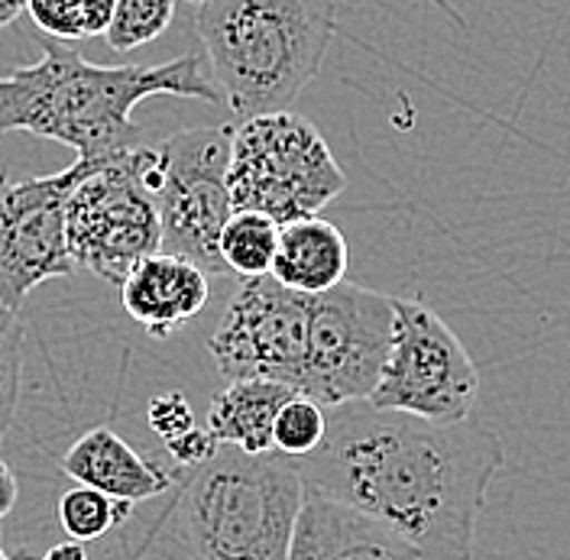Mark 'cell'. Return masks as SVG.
<instances>
[{"instance_id":"1","label":"cell","mask_w":570,"mask_h":560,"mask_svg":"<svg viewBox=\"0 0 570 560\" xmlns=\"http://www.w3.org/2000/svg\"><path fill=\"white\" fill-rule=\"evenodd\" d=\"M502 463V438L473 415L438 424L370 402L327 409L324 441L295 460L305 490L390 525L419 560H473Z\"/></svg>"},{"instance_id":"2","label":"cell","mask_w":570,"mask_h":560,"mask_svg":"<svg viewBox=\"0 0 570 560\" xmlns=\"http://www.w3.org/2000/svg\"><path fill=\"white\" fill-rule=\"evenodd\" d=\"M156 95L224 105L198 52L163 66H95L52 39L33 66L0 75V137L23 130L98 159L137 146L140 130L130 114Z\"/></svg>"},{"instance_id":"3","label":"cell","mask_w":570,"mask_h":560,"mask_svg":"<svg viewBox=\"0 0 570 560\" xmlns=\"http://www.w3.org/2000/svg\"><path fill=\"white\" fill-rule=\"evenodd\" d=\"M195 30L214 85L240 120L292 110L334 36V0H208Z\"/></svg>"},{"instance_id":"4","label":"cell","mask_w":570,"mask_h":560,"mask_svg":"<svg viewBox=\"0 0 570 560\" xmlns=\"http://www.w3.org/2000/svg\"><path fill=\"white\" fill-rule=\"evenodd\" d=\"M302 499L295 460L217 448L185 483L181 531L191 560H285Z\"/></svg>"},{"instance_id":"5","label":"cell","mask_w":570,"mask_h":560,"mask_svg":"<svg viewBox=\"0 0 570 560\" xmlns=\"http://www.w3.org/2000/svg\"><path fill=\"white\" fill-rule=\"evenodd\" d=\"M347 188L327 140L295 110L240 120L230 140L227 195L234 210H256L288 224L315 217Z\"/></svg>"},{"instance_id":"6","label":"cell","mask_w":570,"mask_h":560,"mask_svg":"<svg viewBox=\"0 0 570 560\" xmlns=\"http://www.w3.org/2000/svg\"><path fill=\"white\" fill-rule=\"evenodd\" d=\"M149 163V146H130L105 156L71 188L66 246L75 269L120 285L140 259L159 253V214L146 185Z\"/></svg>"},{"instance_id":"7","label":"cell","mask_w":570,"mask_h":560,"mask_svg":"<svg viewBox=\"0 0 570 560\" xmlns=\"http://www.w3.org/2000/svg\"><path fill=\"white\" fill-rule=\"evenodd\" d=\"M234 127L181 130L153 149L146 185L159 214V249L220 276L217 237L234 214L227 195Z\"/></svg>"},{"instance_id":"8","label":"cell","mask_w":570,"mask_h":560,"mask_svg":"<svg viewBox=\"0 0 570 560\" xmlns=\"http://www.w3.org/2000/svg\"><path fill=\"white\" fill-rule=\"evenodd\" d=\"M480 370L448 321L419 298L392 302V337L370 405L454 424L473 415Z\"/></svg>"},{"instance_id":"9","label":"cell","mask_w":570,"mask_h":560,"mask_svg":"<svg viewBox=\"0 0 570 560\" xmlns=\"http://www.w3.org/2000/svg\"><path fill=\"white\" fill-rule=\"evenodd\" d=\"M392 302V295L354 282L308 295L302 395L324 409L370 399L390 351Z\"/></svg>"},{"instance_id":"10","label":"cell","mask_w":570,"mask_h":560,"mask_svg":"<svg viewBox=\"0 0 570 560\" xmlns=\"http://www.w3.org/2000/svg\"><path fill=\"white\" fill-rule=\"evenodd\" d=\"M308 295L273 276L244 279L208 337L214 370L224 383L269 380L305 392Z\"/></svg>"},{"instance_id":"11","label":"cell","mask_w":570,"mask_h":560,"mask_svg":"<svg viewBox=\"0 0 570 560\" xmlns=\"http://www.w3.org/2000/svg\"><path fill=\"white\" fill-rule=\"evenodd\" d=\"M78 156L56 176H0V305L20 312L36 285L75 273L66 246V205L71 188L98 163Z\"/></svg>"},{"instance_id":"12","label":"cell","mask_w":570,"mask_h":560,"mask_svg":"<svg viewBox=\"0 0 570 560\" xmlns=\"http://www.w3.org/2000/svg\"><path fill=\"white\" fill-rule=\"evenodd\" d=\"M285 560H419V551L390 525L305 490Z\"/></svg>"},{"instance_id":"13","label":"cell","mask_w":570,"mask_h":560,"mask_svg":"<svg viewBox=\"0 0 570 560\" xmlns=\"http://www.w3.org/2000/svg\"><path fill=\"white\" fill-rule=\"evenodd\" d=\"M117 288L124 312L156 341L202 315L212 298L208 273L163 249L140 259Z\"/></svg>"},{"instance_id":"14","label":"cell","mask_w":570,"mask_h":560,"mask_svg":"<svg viewBox=\"0 0 570 560\" xmlns=\"http://www.w3.org/2000/svg\"><path fill=\"white\" fill-rule=\"evenodd\" d=\"M62 473L71 477L78 487H91V490L105 492L120 502H130V505L173 490V473L166 466H159L156 460L134 451L107 424L85 431L71 444L62 456Z\"/></svg>"},{"instance_id":"15","label":"cell","mask_w":570,"mask_h":560,"mask_svg":"<svg viewBox=\"0 0 570 560\" xmlns=\"http://www.w3.org/2000/svg\"><path fill=\"white\" fill-rule=\"evenodd\" d=\"M351 249L344 234L324 217H298L279 224L269 276L302 295H321L347 282Z\"/></svg>"},{"instance_id":"16","label":"cell","mask_w":570,"mask_h":560,"mask_svg":"<svg viewBox=\"0 0 570 560\" xmlns=\"http://www.w3.org/2000/svg\"><path fill=\"white\" fill-rule=\"evenodd\" d=\"M295 395V389L269 380H234L212 395L205 428L217 448H237L244 454L273 451L276 412Z\"/></svg>"},{"instance_id":"17","label":"cell","mask_w":570,"mask_h":560,"mask_svg":"<svg viewBox=\"0 0 570 560\" xmlns=\"http://www.w3.org/2000/svg\"><path fill=\"white\" fill-rule=\"evenodd\" d=\"M279 240V224L256 210H234L217 237V256L224 273L237 279H259L269 276L273 256Z\"/></svg>"},{"instance_id":"18","label":"cell","mask_w":570,"mask_h":560,"mask_svg":"<svg viewBox=\"0 0 570 560\" xmlns=\"http://www.w3.org/2000/svg\"><path fill=\"white\" fill-rule=\"evenodd\" d=\"M130 502L110 499L105 492L91 490V487H75L62 492L59 499V525L69 534V541H98L107 531L120 528L130 519Z\"/></svg>"},{"instance_id":"19","label":"cell","mask_w":570,"mask_h":560,"mask_svg":"<svg viewBox=\"0 0 570 560\" xmlns=\"http://www.w3.org/2000/svg\"><path fill=\"white\" fill-rule=\"evenodd\" d=\"M176 20V0H117L107 27V46L114 52H130L159 39Z\"/></svg>"},{"instance_id":"20","label":"cell","mask_w":570,"mask_h":560,"mask_svg":"<svg viewBox=\"0 0 570 560\" xmlns=\"http://www.w3.org/2000/svg\"><path fill=\"white\" fill-rule=\"evenodd\" d=\"M324 431H327V409L295 392L283 409L276 412L273 421V451L276 454L288 456V460H302L308 456L321 441H324Z\"/></svg>"},{"instance_id":"21","label":"cell","mask_w":570,"mask_h":560,"mask_svg":"<svg viewBox=\"0 0 570 560\" xmlns=\"http://www.w3.org/2000/svg\"><path fill=\"white\" fill-rule=\"evenodd\" d=\"M20 366H23V324L17 312H7L0 305V444L17 412Z\"/></svg>"},{"instance_id":"22","label":"cell","mask_w":570,"mask_h":560,"mask_svg":"<svg viewBox=\"0 0 570 560\" xmlns=\"http://www.w3.org/2000/svg\"><path fill=\"white\" fill-rule=\"evenodd\" d=\"M146 421L159 434V441L178 438V434H185L188 428L198 424L188 399L181 392H159V395H153L149 405H146Z\"/></svg>"},{"instance_id":"23","label":"cell","mask_w":570,"mask_h":560,"mask_svg":"<svg viewBox=\"0 0 570 560\" xmlns=\"http://www.w3.org/2000/svg\"><path fill=\"white\" fill-rule=\"evenodd\" d=\"M27 13L42 33L59 39V42H78L81 39L71 0H27Z\"/></svg>"},{"instance_id":"24","label":"cell","mask_w":570,"mask_h":560,"mask_svg":"<svg viewBox=\"0 0 570 560\" xmlns=\"http://www.w3.org/2000/svg\"><path fill=\"white\" fill-rule=\"evenodd\" d=\"M163 444H166V454L173 456L178 466H185V470L202 466V463L212 460L214 451H217V444H214V438L208 434L205 424H195V428H188L185 434L169 438V441H163Z\"/></svg>"},{"instance_id":"25","label":"cell","mask_w":570,"mask_h":560,"mask_svg":"<svg viewBox=\"0 0 570 560\" xmlns=\"http://www.w3.org/2000/svg\"><path fill=\"white\" fill-rule=\"evenodd\" d=\"M114 3H117V0H71V10H75V20H78L81 39L107 33L110 17H114Z\"/></svg>"},{"instance_id":"26","label":"cell","mask_w":570,"mask_h":560,"mask_svg":"<svg viewBox=\"0 0 570 560\" xmlns=\"http://www.w3.org/2000/svg\"><path fill=\"white\" fill-rule=\"evenodd\" d=\"M17 499H20V483H17V473L0 460V519H7L13 509H17Z\"/></svg>"},{"instance_id":"27","label":"cell","mask_w":570,"mask_h":560,"mask_svg":"<svg viewBox=\"0 0 570 560\" xmlns=\"http://www.w3.org/2000/svg\"><path fill=\"white\" fill-rule=\"evenodd\" d=\"M39 560H88V551L78 541H62V544H52Z\"/></svg>"},{"instance_id":"28","label":"cell","mask_w":570,"mask_h":560,"mask_svg":"<svg viewBox=\"0 0 570 560\" xmlns=\"http://www.w3.org/2000/svg\"><path fill=\"white\" fill-rule=\"evenodd\" d=\"M27 13V0H0V30L17 23Z\"/></svg>"},{"instance_id":"29","label":"cell","mask_w":570,"mask_h":560,"mask_svg":"<svg viewBox=\"0 0 570 560\" xmlns=\"http://www.w3.org/2000/svg\"><path fill=\"white\" fill-rule=\"evenodd\" d=\"M185 3H195V7H202V3H208V0H185Z\"/></svg>"},{"instance_id":"30","label":"cell","mask_w":570,"mask_h":560,"mask_svg":"<svg viewBox=\"0 0 570 560\" xmlns=\"http://www.w3.org/2000/svg\"><path fill=\"white\" fill-rule=\"evenodd\" d=\"M0 560H10V558H7V554H3V548H0Z\"/></svg>"}]
</instances>
